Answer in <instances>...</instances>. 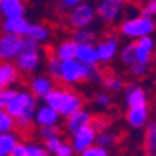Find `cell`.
I'll use <instances>...</instances> for the list:
<instances>
[{
  "label": "cell",
  "mask_w": 156,
  "mask_h": 156,
  "mask_svg": "<svg viewBox=\"0 0 156 156\" xmlns=\"http://www.w3.org/2000/svg\"><path fill=\"white\" fill-rule=\"evenodd\" d=\"M95 19V8L92 3H80L76 8H73L69 14V23L70 27L76 30L87 28Z\"/></svg>",
  "instance_id": "cell-4"
},
{
  "label": "cell",
  "mask_w": 156,
  "mask_h": 156,
  "mask_svg": "<svg viewBox=\"0 0 156 156\" xmlns=\"http://www.w3.org/2000/svg\"><path fill=\"white\" fill-rule=\"evenodd\" d=\"M78 62H81L83 66H97L98 64V55H97V48L95 45H78L76 48V58Z\"/></svg>",
  "instance_id": "cell-17"
},
{
  "label": "cell",
  "mask_w": 156,
  "mask_h": 156,
  "mask_svg": "<svg viewBox=\"0 0 156 156\" xmlns=\"http://www.w3.org/2000/svg\"><path fill=\"white\" fill-rule=\"evenodd\" d=\"M48 28L47 27H44V25H41V23H36V25H30V28H28V33H27V36L25 37H28V39H31V41H34V42H42V41H45V39L48 37Z\"/></svg>",
  "instance_id": "cell-24"
},
{
  "label": "cell",
  "mask_w": 156,
  "mask_h": 156,
  "mask_svg": "<svg viewBox=\"0 0 156 156\" xmlns=\"http://www.w3.org/2000/svg\"><path fill=\"white\" fill-rule=\"evenodd\" d=\"M80 3H81V2H78V0H62V2L58 3V6L61 8V11H67V9L72 11L73 8H76Z\"/></svg>",
  "instance_id": "cell-42"
},
{
  "label": "cell",
  "mask_w": 156,
  "mask_h": 156,
  "mask_svg": "<svg viewBox=\"0 0 156 156\" xmlns=\"http://www.w3.org/2000/svg\"><path fill=\"white\" fill-rule=\"evenodd\" d=\"M17 92L19 90L17 89H12V87H5L2 92H0V103H2V106L5 108L8 103L14 98L16 95H17Z\"/></svg>",
  "instance_id": "cell-33"
},
{
  "label": "cell",
  "mask_w": 156,
  "mask_h": 156,
  "mask_svg": "<svg viewBox=\"0 0 156 156\" xmlns=\"http://www.w3.org/2000/svg\"><path fill=\"white\" fill-rule=\"evenodd\" d=\"M123 12V2L120 0H101L95 6V16L105 23H114Z\"/></svg>",
  "instance_id": "cell-5"
},
{
  "label": "cell",
  "mask_w": 156,
  "mask_h": 156,
  "mask_svg": "<svg viewBox=\"0 0 156 156\" xmlns=\"http://www.w3.org/2000/svg\"><path fill=\"white\" fill-rule=\"evenodd\" d=\"M129 72H131L133 76H137V78L145 76L147 72H148V66H142V64H139V62H134V64L129 66Z\"/></svg>",
  "instance_id": "cell-36"
},
{
  "label": "cell",
  "mask_w": 156,
  "mask_h": 156,
  "mask_svg": "<svg viewBox=\"0 0 156 156\" xmlns=\"http://www.w3.org/2000/svg\"><path fill=\"white\" fill-rule=\"evenodd\" d=\"M114 144H115V136L112 133H108V131L97 133V136H95V145L108 150V148L114 147Z\"/></svg>",
  "instance_id": "cell-28"
},
{
  "label": "cell",
  "mask_w": 156,
  "mask_h": 156,
  "mask_svg": "<svg viewBox=\"0 0 156 156\" xmlns=\"http://www.w3.org/2000/svg\"><path fill=\"white\" fill-rule=\"evenodd\" d=\"M90 122H92V114H90L89 111L80 109V111H76L75 114H72L70 117H67L66 128H67V131L73 136L75 133L80 131V129L89 126Z\"/></svg>",
  "instance_id": "cell-12"
},
{
  "label": "cell",
  "mask_w": 156,
  "mask_h": 156,
  "mask_svg": "<svg viewBox=\"0 0 156 156\" xmlns=\"http://www.w3.org/2000/svg\"><path fill=\"white\" fill-rule=\"evenodd\" d=\"M97 55H98V62H109L114 59V56L117 55V48H119V41L117 37H106L100 41L97 45Z\"/></svg>",
  "instance_id": "cell-10"
},
{
  "label": "cell",
  "mask_w": 156,
  "mask_h": 156,
  "mask_svg": "<svg viewBox=\"0 0 156 156\" xmlns=\"http://www.w3.org/2000/svg\"><path fill=\"white\" fill-rule=\"evenodd\" d=\"M126 120L129 126L133 128H142L148 122V108L140 106V108H129L126 112Z\"/></svg>",
  "instance_id": "cell-19"
},
{
  "label": "cell",
  "mask_w": 156,
  "mask_h": 156,
  "mask_svg": "<svg viewBox=\"0 0 156 156\" xmlns=\"http://www.w3.org/2000/svg\"><path fill=\"white\" fill-rule=\"evenodd\" d=\"M3 89H5V87H3L2 84H0V92H2V90H3Z\"/></svg>",
  "instance_id": "cell-44"
},
{
  "label": "cell",
  "mask_w": 156,
  "mask_h": 156,
  "mask_svg": "<svg viewBox=\"0 0 156 156\" xmlns=\"http://www.w3.org/2000/svg\"><path fill=\"white\" fill-rule=\"evenodd\" d=\"M125 101H126L128 108L147 106V94L140 86L131 83L125 87Z\"/></svg>",
  "instance_id": "cell-11"
},
{
  "label": "cell",
  "mask_w": 156,
  "mask_h": 156,
  "mask_svg": "<svg viewBox=\"0 0 156 156\" xmlns=\"http://www.w3.org/2000/svg\"><path fill=\"white\" fill-rule=\"evenodd\" d=\"M3 111V106H2V103H0V112H2Z\"/></svg>",
  "instance_id": "cell-43"
},
{
  "label": "cell",
  "mask_w": 156,
  "mask_h": 156,
  "mask_svg": "<svg viewBox=\"0 0 156 156\" xmlns=\"http://www.w3.org/2000/svg\"><path fill=\"white\" fill-rule=\"evenodd\" d=\"M9 156H28V151H27V144L23 142H19V144L12 148V151L9 153Z\"/></svg>",
  "instance_id": "cell-41"
},
{
  "label": "cell",
  "mask_w": 156,
  "mask_h": 156,
  "mask_svg": "<svg viewBox=\"0 0 156 156\" xmlns=\"http://www.w3.org/2000/svg\"><path fill=\"white\" fill-rule=\"evenodd\" d=\"M53 154H55V156H72V154H73L72 145L67 144V142H62V144L58 147V150H56Z\"/></svg>",
  "instance_id": "cell-39"
},
{
  "label": "cell",
  "mask_w": 156,
  "mask_h": 156,
  "mask_svg": "<svg viewBox=\"0 0 156 156\" xmlns=\"http://www.w3.org/2000/svg\"><path fill=\"white\" fill-rule=\"evenodd\" d=\"M61 64L62 62L55 55L48 56V59H47V72L53 81H61Z\"/></svg>",
  "instance_id": "cell-26"
},
{
  "label": "cell",
  "mask_w": 156,
  "mask_h": 156,
  "mask_svg": "<svg viewBox=\"0 0 156 156\" xmlns=\"http://www.w3.org/2000/svg\"><path fill=\"white\" fill-rule=\"evenodd\" d=\"M140 16H144L147 19H151L153 16H156V0H150V2H147L144 5Z\"/></svg>",
  "instance_id": "cell-35"
},
{
  "label": "cell",
  "mask_w": 156,
  "mask_h": 156,
  "mask_svg": "<svg viewBox=\"0 0 156 156\" xmlns=\"http://www.w3.org/2000/svg\"><path fill=\"white\" fill-rule=\"evenodd\" d=\"M119 30L125 37L142 39V37L150 36L154 31V22H153V19H147L144 16L128 17L120 23Z\"/></svg>",
  "instance_id": "cell-2"
},
{
  "label": "cell",
  "mask_w": 156,
  "mask_h": 156,
  "mask_svg": "<svg viewBox=\"0 0 156 156\" xmlns=\"http://www.w3.org/2000/svg\"><path fill=\"white\" fill-rule=\"evenodd\" d=\"M45 106L56 111L62 117H70L76 111L83 109V97L76 94L75 90L66 89V87H55L53 90L44 97Z\"/></svg>",
  "instance_id": "cell-1"
},
{
  "label": "cell",
  "mask_w": 156,
  "mask_h": 156,
  "mask_svg": "<svg viewBox=\"0 0 156 156\" xmlns=\"http://www.w3.org/2000/svg\"><path fill=\"white\" fill-rule=\"evenodd\" d=\"M109 122L106 117H103V115H95L92 117V122H90V126H92L95 129V133H101V131H105V129L108 128Z\"/></svg>",
  "instance_id": "cell-32"
},
{
  "label": "cell",
  "mask_w": 156,
  "mask_h": 156,
  "mask_svg": "<svg viewBox=\"0 0 156 156\" xmlns=\"http://www.w3.org/2000/svg\"><path fill=\"white\" fill-rule=\"evenodd\" d=\"M76 48L78 45L72 41V39H67V41H62L58 47H56V53L55 56L64 62V61H72L76 58Z\"/></svg>",
  "instance_id": "cell-20"
},
{
  "label": "cell",
  "mask_w": 156,
  "mask_h": 156,
  "mask_svg": "<svg viewBox=\"0 0 156 156\" xmlns=\"http://www.w3.org/2000/svg\"><path fill=\"white\" fill-rule=\"evenodd\" d=\"M59 114L56 111H53L48 106H41L36 109V115H34V122L39 126H56L58 120H59Z\"/></svg>",
  "instance_id": "cell-16"
},
{
  "label": "cell",
  "mask_w": 156,
  "mask_h": 156,
  "mask_svg": "<svg viewBox=\"0 0 156 156\" xmlns=\"http://www.w3.org/2000/svg\"><path fill=\"white\" fill-rule=\"evenodd\" d=\"M19 80V72L14 64L11 62H0V84L3 87L16 83Z\"/></svg>",
  "instance_id": "cell-21"
},
{
  "label": "cell",
  "mask_w": 156,
  "mask_h": 156,
  "mask_svg": "<svg viewBox=\"0 0 156 156\" xmlns=\"http://www.w3.org/2000/svg\"><path fill=\"white\" fill-rule=\"evenodd\" d=\"M27 151L28 156H48L47 150L37 144H27Z\"/></svg>",
  "instance_id": "cell-37"
},
{
  "label": "cell",
  "mask_w": 156,
  "mask_h": 156,
  "mask_svg": "<svg viewBox=\"0 0 156 156\" xmlns=\"http://www.w3.org/2000/svg\"><path fill=\"white\" fill-rule=\"evenodd\" d=\"M44 148L47 150V153H55L56 150H58V147L62 144V140L59 139V137H56V139H50V140H47V142H44Z\"/></svg>",
  "instance_id": "cell-40"
},
{
  "label": "cell",
  "mask_w": 156,
  "mask_h": 156,
  "mask_svg": "<svg viewBox=\"0 0 156 156\" xmlns=\"http://www.w3.org/2000/svg\"><path fill=\"white\" fill-rule=\"evenodd\" d=\"M39 137L44 142H47L50 139H56V137H59V128L58 126H41L39 128Z\"/></svg>",
  "instance_id": "cell-31"
},
{
  "label": "cell",
  "mask_w": 156,
  "mask_h": 156,
  "mask_svg": "<svg viewBox=\"0 0 156 156\" xmlns=\"http://www.w3.org/2000/svg\"><path fill=\"white\" fill-rule=\"evenodd\" d=\"M55 89V81L50 76H44V75H37L30 81V94L36 98L41 97L44 98L50 90Z\"/></svg>",
  "instance_id": "cell-14"
},
{
  "label": "cell",
  "mask_w": 156,
  "mask_h": 156,
  "mask_svg": "<svg viewBox=\"0 0 156 156\" xmlns=\"http://www.w3.org/2000/svg\"><path fill=\"white\" fill-rule=\"evenodd\" d=\"M39 64H41V56L39 50H22V53L16 58V69L22 73H31L34 72Z\"/></svg>",
  "instance_id": "cell-9"
},
{
  "label": "cell",
  "mask_w": 156,
  "mask_h": 156,
  "mask_svg": "<svg viewBox=\"0 0 156 156\" xmlns=\"http://www.w3.org/2000/svg\"><path fill=\"white\" fill-rule=\"evenodd\" d=\"M34 101H36V98L28 92V90H19L17 95H16V97L12 98V100L8 103V105L5 106L3 111L16 120L17 117H20V115L23 114V111L27 109L30 105H33Z\"/></svg>",
  "instance_id": "cell-6"
},
{
  "label": "cell",
  "mask_w": 156,
  "mask_h": 156,
  "mask_svg": "<svg viewBox=\"0 0 156 156\" xmlns=\"http://www.w3.org/2000/svg\"><path fill=\"white\" fill-rule=\"evenodd\" d=\"M111 103H112V98H111L109 94H105V92L97 94V97H95V105H97V106H100V108H108Z\"/></svg>",
  "instance_id": "cell-38"
},
{
  "label": "cell",
  "mask_w": 156,
  "mask_h": 156,
  "mask_svg": "<svg viewBox=\"0 0 156 156\" xmlns=\"http://www.w3.org/2000/svg\"><path fill=\"white\" fill-rule=\"evenodd\" d=\"M0 11L5 16V19L23 17L25 5L20 0H0Z\"/></svg>",
  "instance_id": "cell-18"
},
{
  "label": "cell",
  "mask_w": 156,
  "mask_h": 156,
  "mask_svg": "<svg viewBox=\"0 0 156 156\" xmlns=\"http://www.w3.org/2000/svg\"><path fill=\"white\" fill-rule=\"evenodd\" d=\"M72 41H73L76 45H86V44L94 45V42H95V34H94L92 30H89V28L76 30L75 34H73V39H72Z\"/></svg>",
  "instance_id": "cell-25"
},
{
  "label": "cell",
  "mask_w": 156,
  "mask_h": 156,
  "mask_svg": "<svg viewBox=\"0 0 156 156\" xmlns=\"http://www.w3.org/2000/svg\"><path fill=\"white\" fill-rule=\"evenodd\" d=\"M83 78H84V66L81 62L72 59V61H64L61 64V81L73 84L83 81Z\"/></svg>",
  "instance_id": "cell-8"
},
{
  "label": "cell",
  "mask_w": 156,
  "mask_h": 156,
  "mask_svg": "<svg viewBox=\"0 0 156 156\" xmlns=\"http://www.w3.org/2000/svg\"><path fill=\"white\" fill-rule=\"evenodd\" d=\"M120 61L126 66H131L136 62V42L126 44L120 51Z\"/></svg>",
  "instance_id": "cell-27"
},
{
  "label": "cell",
  "mask_w": 156,
  "mask_h": 156,
  "mask_svg": "<svg viewBox=\"0 0 156 156\" xmlns=\"http://www.w3.org/2000/svg\"><path fill=\"white\" fill-rule=\"evenodd\" d=\"M19 144L16 133H6L0 134V156H9L16 145Z\"/></svg>",
  "instance_id": "cell-23"
},
{
  "label": "cell",
  "mask_w": 156,
  "mask_h": 156,
  "mask_svg": "<svg viewBox=\"0 0 156 156\" xmlns=\"http://www.w3.org/2000/svg\"><path fill=\"white\" fill-rule=\"evenodd\" d=\"M144 151H145V156H156V122L154 120L147 122Z\"/></svg>",
  "instance_id": "cell-22"
},
{
  "label": "cell",
  "mask_w": 156,
  "mask_h": 156,
  "mask_svg": "<svg viewBox=\"0 0 156 156\" xmlns=\"http://www.w3.org/2000/svg\"><path fill=\"white\" fill-rule=\"evenodd\" d=\"M103 86H105L106 90H109V92H120V90L123 89V84L122 81L119 80V78H115L112 75H108V76H103Z\"/></svg>",
  "instance_id": "cell-30"
},
{
  "label": "cell",
  "mask_w": 156,
  "mask_h": 156,
  "mask_svg": "<svg viewBox=\"0 0 156 156\" xmlns=\"http://www.w3.org/2000/svg\"><path fill=\"white\" fill-rule=\"evenodd\" d=\"M30 23L25 17H14V19H5L3 22V31L6 34H16L25 37L28 33Z\"/></svg>",
  "instance_id": "cell-15"
},
{
  "label": "cell",
  "mask_w": 156,
  "mask_h": 156,
  "mask_svg": "<svg viewBox=\"0 0 156 156\" xmlns=\"http://www.w3.org/2000/svg\"><path fill=\"white\" fill-rule=\"evenodd\" d=\"M154 48V39L151 36L137 39L136 42V62L142 66H148L151 61V53Z\"/></svg>",
  "instance_id": "cell-13"
},
{
  "label": "cell",
  "mask_w": 156,
  "mask_h": 156,
  "mask_svg": "<svg viewBox=\"0 0 156 156\" xmlns=\"http://www.w3.org/2000/svg\"><path fill=\"white\" fill-rule=\"evenodd\" d=\"M95 136H97V133H95V129L90 125L83 128V129H80L78 133H75L72 136V144H70L73 153H80L81 154L89 147L95 145Z\"/></svg>",
  "instance_id": "cell-7"
},
{
  "label": "cell",
  "mask_w": 156,
  "mask_h": 156,
  "mask_svg": "<svg viewBox=\"0 0 156 156\" xmlns=\"http://www.w3.org/2000/svg\"><path fill=\"white\" fill-rule=\"evenodd\" d=\"M16 128V122L11 115H8L5 111L0 112V134L12 133V129Z\"/></svg>",
  "instance_id": "cell-29"
},
{
  "label": "cell",
  "mask_w": 156,
  "mask_h": 156,
  "mask_svg": "<svg viewBox=\"0 0 156 156\" xmlns=\"http://www.w3.org/2000/svg\"><path fill=\"white\" fill-rule=\"evenodd\" d=\"M80 156H109V153H108V150L101 148L98 145H92V147H89L87 150H84Z\"/></svg>",
  "instance_id": "cell-34"
},
{
  "label": "cell",
  "mask_w": 156,
  "mask_h": 156,
  "mask_svg": "<svg viewBox=\"0 0 156 156\" xmlns=\"http://www.w3.org/2000/svg\"><path fill=\"white\" fill-rule=\"evenodd\" d=\"M25 37L16 34L0 36V62H9V59H16L23 50Z\"/></svg>",
  "instance_id": "cell-3"
}]
</instances>
